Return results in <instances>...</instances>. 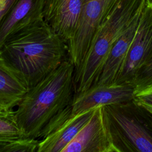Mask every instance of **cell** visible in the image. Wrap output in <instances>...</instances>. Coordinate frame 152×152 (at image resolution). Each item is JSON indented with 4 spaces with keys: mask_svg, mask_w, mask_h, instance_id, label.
I'll use <instances>...</instances> for the list:
<instances>
[{
    "mask_svg": "<svg viewBox=\"0 0 152 152\" xmlns=\"http://www.w3.org/2000/svg\"><path fill=\"white\" fill-rule=\"evenodd\" d=\"M74 71V65L67 58L28 89L13 111L23 136L43 138L59 122L75 94Z\"/></svg>",
    "mask_w": 152,
    "mask_h": 152,
    "instance_id": "1",
    "label": "cell"
},
{
    "mask_svg": "<svg viewBox=\"0 0 152 152\" xmlns=\"http://www.w3.org/2000/svg\"><path fill=\"white\" fill-rule=\"evenodd\" d=\"M0 56L31 88L68 58L67 43L39 20L10 36Z\"/></svg>",
    "mask_w": 152,
    "mask_h": 152,
    "instance_id": "2",
    "label": "cell"
},
{
    "mask_svg": "<svg viewBox=\"0 0 152 152\" xmlns=\"http://www.w3.org/2000/svg\"><path fill=\"white\" fill-rule=\"evenodd\" d=\"M140 6L137 8L134 5L123 8L115 7L106 16L96 32L81 64L75 69V94L85 91L97 83L110 50L131 24Z\"/></svg>",
    "mask_w": 152,
    "mask_h": 152,
    "instance_id": "3",
    "label": "cell"
},
{
    "mask_svg": "<svg viewBox=\"0 0 152 152\" xmlns=\"http://www.w3.org/2000/svg\"><path fill=\"white\" fill-rule=\"evenodd\" d=\"M115 141L107 106L97 107L90 119L62 152L121 151Z\"/></svg>",
    "mask_w": 152,
    "mask_h": 152,
    "instance_id": "4",
    "label": "cell"
},
{
    "mask_svg": "<svg viewBox=\"0 0 152 152\" xmlns=\"http://www.w3.org/2000/svg\"><path fill=\"white\" fill-rule=\"evenodd\" d=\"M109 13L107 0H84L75 33L67 42L68 59L77 69L81 64L98 28Z\"/></svg>",
    "mask_w": 152,
    "mask_h": 152,
    "instance_id": "5",
    "label": "cell"
},
{
    "mask_svg": "<svg viewBox=\"0 0 152 152\" xmlns=\"http://www.w3.org/2000/svg\"><path fill=\"white\" fill-rule=\"evenodd\" d=\"M135 86L131 83L94 84L84 92L74 94L71 103V116L99 106H109L132 100Z\"/></svg>",
    "mask_w": 152,
    "mask_h": 152,
    "instance_id": "6",
    "label": "cell"
},
{
    "mask_svg": "<svg viewBox=\"0 0 152 152\" xmlns=\"http://www.w3.org/2000/svg\"><path fill=\"white\" fill-rule=\"evenodd\" d=\"M152 58V7H144L135 35L118 81L134 84L137 75Z\"/></svg>",
    "mask_w": 152,
    "mask_h": 152,
    "instance_id": "7",
    "label": "cell"
},
{
    "mask_svg": "<svg viewBox=\"0 0 152 152\" xmlns=\"http://www.w3.org/2000/svg\"><path fill=\"white\" fill-rule=\"evenodd\" d=\"M84 1L44 0L45 21L66 43L76 31Z\"/></svg>",
    "mask_w": 152,
    "mask_h": 152,
    "instance_id": "8",
    "label": "cell"
},
{
    "mask_svg": "<svg viewBox=\"0 0 152 152\" xmlns=\"http://www.w3.org/2000/svg\"><path fill=\"white\" fill-rule=\"evenodd\" d=\"M144 9L142 3L131 24L115 42L95 84L118 83Z\"/></svg>",
    "mask_w": 152,
    "mask_h": 152,
    "instance_id": "9",
    "label": "cell"
},
{
    "mask_svg": "<svg viewBox=\"0 0 152 152\" xmlns=\"http://www.w3.org/2000/svg\"><path fill=\"white\" fill-rule=\"evenodd\" d=\"M44 0H17L0 22V48L11 34L43 18Z\"/></svg>",
    "mask_w": 152,
    "mask_h": 152,
    "instance_id": "10",
    "label": "cell"
},
{
    "mask_svg": "<svg viewBox=\"0 0 152 152\" xmlns=\"http://www.w3.org/2000/svg\"><path fill=\"white\" fill-rule=\"evenodd\" d=\"M96 108L71 116L64 121L39 141L36 152H62L90 119Z\"/></svg>",
    "mask_w": 152,
    "mask_h": 152,
    "instance_id": "11",
    "label": "cell"
},
{
    "mask_svg": "<svg viewBox=\"0 0 152 152\" xmlns=\"http://www.w3.org/2000/svg\"><path fill=\"white\" fill-rule=\"evenodd\" d=\"M28 88L18 74L0 56V107L12 110Z\"/></svg>",
    "mask_w": 152,
    "mask_h": 152,
    "instance_id": "12",
    "label": "cell"
},
{
    "mask_svg": "<svg viewBox=\"0 0 152 152\" xmlns=\"http://www.w3.org/2000/svg\"><path fill=\"white\" fill-rule=\"evenodd\" d=\"M110 119L124 133L137 151L152 152V136L140 124L134 119L107 106Z\"/></svg>",
    "mask_w": 152,
    "mask_h": 152,
    "instance_id": "13",
    "label": "cell"
},
{
    "mask_svg": "<svg viewBox=\"0 0 152 152\" xmlns=\"http://www.w3.org/2000/svg\"><path fill=\"white\" fill-rule=\"evenodd\" d=\"M37 139L0 136V152H36Z\"/></svg>",
    "mask_w": 152,
    "mask_h": 152,
    "instance_id": "14",
    "label": "cell"
},
{
    "mask_svg": "<svg viewBox=\"0 0 152 152\" xmlns=\"http://www.w3.org/2000/svg\"><path fill=\"white\" fill-rule=\"evenodd\" d=\"M13 111L12 110L0 113V136L24 137L14 119Z\"/></svg>",
    "mask_w": 152,
    "mask_h": 152,
    "instance_id": "15",
    "label": "cell"
},
{
    "mask_svg": "<svg viewBox=\"0 0 152 152\" xmlns=\"http://www.w3.org/2000/svg\"><path fill=\"white\" fill-rule=\"evenodd\" d=\"M132 101L148 112H152V84L136 91Z\"/></svg>",
    "mask_w": 152,
    "mask_h": 152,
    "instance_id": "16",
    "label": "cell"
},
{
    "mask_svg": "<svg viewBox=\"0 0 152 152\" xmlns=\"http://www.w3.org/2000/svg\"><path fill=\"white\" fill-rule=\"evenodd\" d=\"M136 91L152 84V58L137 75L134 81Z\"/></svg>",
    "mask_w": 152,
    "mask_h": 152,
    "instance_id": "17",
    "label": "cell"
},
{
    "mask_svg": "<svg viewBox=\"0 0 152 152\" xmlns=\"http://www.w3.org/2000/svg\"><path fill=\"white\" fill-rule=\"evenodd\" d=\"M17 0H1L0 1V22L4 17L10 10Z\"/></svg>",
    "mask_w": 152,
    "mask_h": 152,
    "instance_id": "18",
    "label": "cell"
},
{
    "mask_svg": "<svg viewBox=\"0 0 152 152\" xmlns=\"http://www.w3.org/2000/svg\"><path fill=\"white\" fill-rule=\"evenodd\" d=\"M5 111H8V110H4V109H2V108L0 107V113H1V112H5Z\"/></svg>",
    "mask_w": 152,
    "mask_h": 152,
    "instance_id": "19",
    "label": "cell"
},
{
    "mask_svg": "<svg viewBox=\"0 0 152 152\" xmlns=\"http://www.w3.org/2000/svg\"><path fill=\"white\" fill-rule=\"evenodd\" d=\"M150 114H151V115H152V112H150Z\"/></svg>",
    "mask_w": 152,
    "mask_h": 152,
    "instance_id": "20",
    "label": "cell"
},
{
    "mask_svg": "<svg viewBox=\"0 0 152 152\" xmlns=\"http://www.w3.org/2000/svg\"><path fill=\"white\" fill-rule=\"evenodd\" d=\"M0 1H1V0H0Z\"/></svg>",
    "mask_w": 152,
    "mask_h": 152,
    "instance_id": "21",
    "label": "cell"
}]
</instances>
